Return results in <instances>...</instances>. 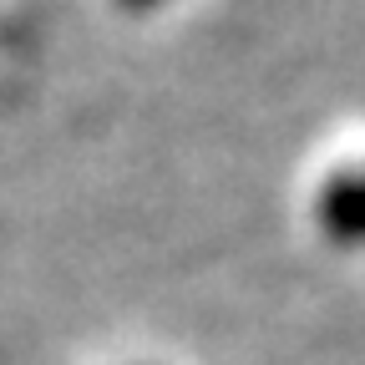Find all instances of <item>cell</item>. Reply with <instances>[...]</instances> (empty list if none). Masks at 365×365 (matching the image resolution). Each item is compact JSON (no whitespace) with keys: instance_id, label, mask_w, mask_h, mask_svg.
Listing matches in <instances>:
<instances>
[{"instance_id":"1","label":"cell","mask_w":365,"mask_h":365,"mask_svg":"<svg viewBox=\"0 0 365 365\" xmlns=\"http://www.w3.org/2000/svg\"><path fill=\"white\" fill-rule=\"evenodd\" d=\"M325 213H330V223L340 228V234H355V228H365V188H335Z\"/></svg>"},{"instance_id":"2","label":"cell","mask_w":365,"mask_h":365,"mask_svg":"<svg viewBox=\"0 0 365 365\" xmlns=\"http://www.w3.org/2000/svg\"><path fill=\"white\" fill-rule=\"evenodd\" d=\"M122 6H158V0H122Z\"/></svg>"}]
</instances>
